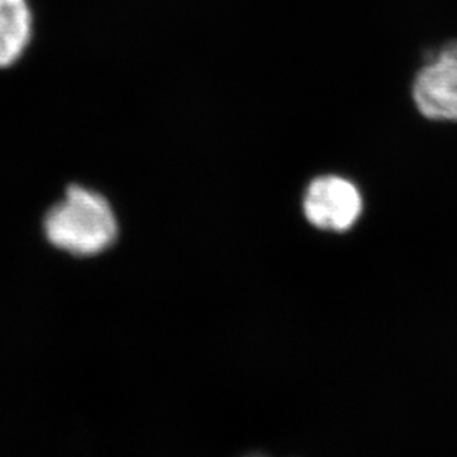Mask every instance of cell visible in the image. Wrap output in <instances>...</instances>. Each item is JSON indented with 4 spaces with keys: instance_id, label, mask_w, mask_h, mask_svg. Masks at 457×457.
Segmentation results:
<instances>
[{
    "instance_id": "cell-1",
    "label": "cell",
    "mask_w": 457,
    "mask_h": 457,
    "mask_svg": "<svg viewBox=\"0 0 457 457\" xmlns=\"http://www.w3.org/2000/svg\"><path fill=\"white\" fill-rule=\"evenodd\" d=\"M45 235L58 250L94 255L107 250L118 237V221L102 195L73 185L45 217Z\"/></svg>"
},
{
    "instance_id": "cell-2",
    "label": "cell",
    "mask_w": 457,
    "mask_h": 457,
    "mask_svg": "<svg viewBox=\"0 0 457 457\" xmlns=\"http://www.w3.org/2000/svg\"><path fill=\"white\" fill-rule=\"evenodd\" d=\"M304 214L313 226L343 232L355 225L362 212V198L353 183L342 177L313 180L304 195Z\"/></svg>"
},
{
    "instance_id": "cell-3",
    "label": "cell",
    "mask_w": 457,
    "mask_h": 457,
    "mask_svg": "<svg viewBox=\"0 0 457 457\" xmlns=\"http://www.w3.org/2000/svg\"><path fill=\"white\" fill-rule=\"evenodd\" d=\"M419 112L434 120H457V42H450L419 71L413 84Z\"/></svg>"
},
{
    "instance_id": "cell-4",
    "label": "cell",
    "mask_w": 457,
    "mask_h": 457,
    "mask_svg": "<svg viewBox=\"0 0 457 457\" xmlns=\"http://www.w3.org/2000/svg\"><path fill=\"white\" fill-rule=\"evenodd\" d=\"M31 37V12L27 0H0V69L20 60Z\"/></svg>"
},
{
    "instance_id": "cell-5",
    "label": "cell",
    "mask_w": 457,
    "mask_h": 457,
    "mask_svg": "<svg viewBox=\"0 0 457 457\" xmlns=\"http://www.w3.org/2000/svg\"><path fill=\"white\" fill-rule=\"evenodd\" d=\"M245 457H268V456H264V454L255 453V454H248V456H245Z\"/></svg>"
}]
</instances>
